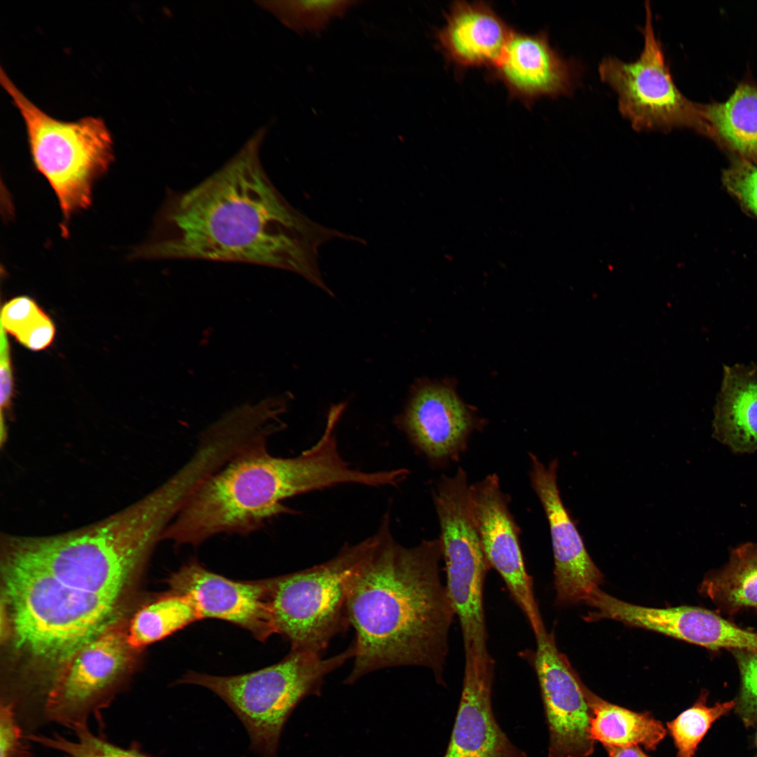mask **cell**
Wrapping results in <instances>:
<instances>
[{
  "label": "cell",
  "mask_w": 757,
  "mask_h": 757,
  "mask_svg": "<svg viewBox=\"0 0 757 757\" xmlns=\"http://www.w3.org/2000/svg\"><path fill=\"white\" fill-rule=\"evenodd\" d=\"M257 130L219 169L185 191L169 190L137 256L238 262L289 270L323 289L315 229L281 196L260 158Z\"/></svg>",
  "instance_id": "cell-1"
},
{
  "label": "cell",
  "mask_w": 757,
  "mask_h": 757,
  "mask_svg": "<svg viewBox=\"0 0 757 757\" xmlns=\"http://www.w3.org/2000/svg\"><path fill=\"white\" fill-rule=\"evenodd\" d=\"M375 540L347 582V610L355 631L352 684L383 668L421 666L437 682L443 674L455 611L442 582L440 539L406 547L385 516Z\"/></svg>",
  "instance_id": "cell-2"
},
{
  "label": "cell",
  "mask_w": 757,
  "mask_h": 757,
  "mask_svg": "<svg viewBox=\"0 0 757 757\" xmlns=\"http://www.w3.org/2000/svg\"><path fill=\"white\" fill-rule=\"evenodd\" d=\"M339 418L328 414L317 443L295 457L273 456L267 439L243 449L196 488L163 539L198 545L218 534L247 535L292 512L282 503L288 498L341 484L374 486V472L353 469L341 456L334 433Z\"/></svg>",
  "instance_id": "cell-3"
},
{
  "label": "cell",
  "mask_w": 757,
  "mask_h": 757,
  "mask_svg": "<svg viewBox=\"0 0 757 757\" xmlns=\"http://www.w3.org/2000/svg\"><path fill=\"white\" fill-rule=\"evenodd\" d=\"M180 507L161 485L89 526L48 536H1V550L78 592L120 602Z\"/></svg>",
  "instance_id": "cell-4"
},
{
  "label": "cell",
  "mask_w": 757,
  "mask_h": 757,
  "mask_svg": "<svg viewBox=\"0 0 757 757\" xmlns=\"http://www.w3.org/2000/svg\"><path fill=\"white\" fill-rule=\"evenodd\" d=\"M1 573V608L15 648L54 671V678L75 653L118 622L120 602L78 592L4 552Z\"/></svg>",
  "instance_id": "cell-5"
},
{
  "label": "cell",
  "mask_w": 757,
  "mask_h": 757,
  "mask_svg": "<svg viewBox=\"0 0 757 757\" xmlns=\"http://www.w3.org/2000/svg\"><path fill=\"white\" fill-rule=\"evenodd\" d=\"M354 655L353 644L327 658L290 650L280 662L255 671L229 676L189 671L177 683L213 692L243 723L252 749L262 757H277L282 731L294 708L306 697L319 695L326 676Z\"/></svg>",
  "instance_id": "cell-6"
},
{
  "label": "cell",
  "mask_w": 757,
  "mask_h": 757,
  "mask_svg": "<svg viewBox=\"0 0 757 757\" xmlns=\"http://www.w3.org/2000/svg\"><path fill=\"white\" fill-rule=\"evenodd\" d=\"M0 83L25 125L33 162L58 199L65 219L91 203L93 186L112 163L114 142L101 118L64 121L32 102L0 68Z\"/></svg>",
  "instance_id": "cell-7"
},
{
  "label": "cell",
  "mask_w": 757,
  "mask_h": 757,
  "mask_svg": "<svg viewBox=\"0 0 757 757\" xmlns=\"http://www.w3.org/2000/svg\"><path fill=\"white\" fill-rule=\"evenodd\" d=\"M374 540V535L345 545L322 564L265 579L275 633L289 643L291 650L322 655L332 639L348 627V580Z\"/></svg>",
  "instance_id": "cell-8"
},
{
  "label": "cell",
  "mask_w": 757,
  "mask_h": 757,
  "mask_svg": "<svg viewBox=\"0 0 757 757\" xmlns=\"http://www.w3.org/2000/svg\"><path fill=\"white\" fill-rule=\"evenodd\" d=\"M466 473L443 477L435 494L446 590L461 627L465 651H487L483 587L489 566L471 509Z\"/></svg>",
  "instance_id": "cell-9"
},
{
  "label": "cell",
  "mask_w": 757,
  "mask_h": 757,
  "mask_svg": "<svg viewBox=\"0 0 757 757\" xmlns=\"http://www.w3.org/2000/svg\"><path fill=\"white\" fill-rule=\"evenodd\" d=\"M642 34L643 48L636 60L607 57L599 66L600 79L618 95L620 114L638 131L688 128L702 135L701 104L689 100L676 87L654 32L648 2Z\"/></svg>",
  "instance_id": "cell-10"
},
{
  "label": "cell",
  "mask_w": 757,
  "mask_h": 757,
  "mask_svg": "<svg viewBox=\"0 0 757 757\" xmlns=\"http://www.w3.org/2000/svg\"><path fill=\"white\" fill-rule=\"evenodd\" d=\"M135 650L128 630L118 622L83 646L54 678L45 699L46 717L75 731L87 728L90 716L103 707L132 662Z\"/></svg>",
  "instance_id": "cell-11"
},
{
  "label": "cell",
  "mask_w": 757,
  "mask_h": 757,
  "mask_svg": "<svg viewBox=\"0 0 757 757\" xmlns=\"http://www.w3.org/2000/svg\"><path fill=\"white\" fill-rule=\"evenodd\" d=\"M533 665L549 730L548 757H588L595 741L587 688L546 629L536 636Z\"/></svg>",
  "instance_id": "cell-12"
},
{
  "label": "cell",
  "mask_w": 757,
  "mask_h": 757,
  "mask_svg": "<svg viewBox=\"0 0 757 757\" xmlns=\"http://www.w3.org/2000/svg\"><path fill=\"white\" fill-rule=\"evenodd\" d=\"M470 502L489 566L500 574L535 636L545 629L532 579L525 568L519 528L509 511L498 477L489 475L469 488Z\"/></svg>",
  "instance_id": "cell-13"
},
{
  "label": "cell",
  "mask_w": 757,
  "mask_h": 757,
  "mask_svg": "<svg viewBox=\"0 0 757 757\" xmlns=\"http://www.w3.org/2000/svg\"><path fill=\"white\" fill-rule=\"evenodd\" d=\"M396 425L430 459L453 458L465 447L478 418L458 396L454 381L421 378L411 388Z\"/></svg>",
  "instance_id": "cell-14"
},
{
  "label": "cell",
  "mask_w": 757,
  "mask_h": 757,
  "mask_svg": "<svg viewBox=\"0 0 757 757\" xmlns=\"http://www.w3.org/2000/svg\"><path fill=\"white\" fill-rule=\"evenodd\" d=\"M530 477L547 518L554 559L556 603L585 601L603 582V575L587 551L582 538L563 504L557 486V460L545 465L530 453Z\"/></svg>",
  "instance_id": "cell-15"
},
{
  "label": "cell",
  "mask_w": 757,
  "mask_h": 757,
  "mask_svg": "<svg viewBox=\"0 0 757 757\" xmlns=\"http://www.w3.org/2000/svg\"><path fill=\"white\" fill-rule=\"evenodd\" d=\"M170 592L189 596L201 619L236 625L264 641L275 634L264 580L236 581L214 573L192 560L167 580Z\"/></svg>",
  "instance_id": "cell-16"
},
{
  "label": "cell",
  "mask_w": 757,
  "mask_h": 757,
  "mask_svg": "<svg viewBox=\"0 0 757 757\" xmlns=\"http://www.w3.org/2000/svg\"><path fill=\"white\" fill-rule=\"evenodd\" d=\"M494 662L489 652L465 651L461 697L444 757H528L497 723L492 709Z\"/></svg>",
  "instance_id": "cell-17"
},
{
  "label": "cell",
  "mask_w": 757,
  "mask_h": 757,
  "mask_svg": "<svg viewBox=\"0 0 757 757\" xmlns=\"http://www.w3.org/2000/svg\"><path fill=\"white\" fill-rule=\"evenodd\" d=\"M493 69L512 96L526 103L541 97L572 93L575 78L571 62L552 48L545 32L526 34L512 30Z\"/></svg>",
  "instance_id": "cell-18"
},
{
  "label": "cell",
  "mask_w": 757,
  "mask_h": 757,
  "mask_svg": "<svg viewBox=\"0 0 757 757\" xmlns=\"http://www.w3.org/2000/svg\"><path fill=\"white\" fill-rule=\"evenodd\" d=\"M512 32L487 3L456 1L437 39L446 55L460 67L493 68Z\"/></svg>",
  "instance_id": "cell-19"
},
{
  "label": "cell",
  "mask_w": 757,
  "mask_h": 757,
  "mask_svg": "<svg viewBox=\"0 0 757 757\" xmlns=\"http://www.w3.org/2000/svg\"><path fill=\"white\" fill-rule=\"evenodd\" d=\"M713 436L735 453L757 451V364L724 366Z\"/></svg>",
  "instance_id": "cell-20"
},
{
  "label": "cell",
  "mask_w": 757,
  "mask_h": 757,
  "mask_svg": "<svg viewBox=\"0 0 757 757\" xmlns=\"http://www.w3.org/2000/svg\"><path fill=\"white\" fill-rule=\"evenodd\" d=\"M703 135L757 165V82L740 81L723 102L701 104Z\"/></svg>",
  "instance_id": "cell-21"
},
{
  "label": "cell",
  "mask_w": 757,
  "mask_h": 757,
  "mask_svg": "<svg viewBox=\"0 0 757 757\" xmlns=\"http://www.w3.org/2000/svg\"><path fill=\"white\" fill-rule=\"evenodd\" d=\"M700 589L725 614L757 610V543L733 549L723 566L707 573Z\"/></svg>",
  "instance_id": "cell-22"
},
{
  "label": "cell",
  "mask_w": 757,
  "mask_h": 757,
  "mask_svg": "<svg viewBox=\"0 0 757 757\" xmlns=\"http://www.w3.org/2000/svg\"><path fill=\"white\" fill-rule=\"evenodd\" d=\"M587 697L593 713L590 732L605 747L643 746L655 750L667 730L648 712H636L610 703L589 690Z\"/></svg>",
  "instance_id": "cell-23"
},
{
  "label": "cell",
  "mask_w": 757,
  "mask_h": 757,
  "mask_svg": "<svg viewBox=\"0 0 757 757\" xmlns=\"http://www.w3.org/2000/svg\"><path fill=\"white\" fill-rule=\"evenodd\" d=\"M200 619L189 596L170 591L135 614L127 629L128 643L137 650Z\"/></svg>",
  "instance_id": "cell-24"
},
{
  "label": "cell",
  "mask_w": 757,
  "mask_h": 757,
  "mask_svg": "<svg viewBox=\"0 0 757 757\" xmlns=\"http://www.w3.org/2000/svg\"><path fill=\"white\" fill-rule=\"evenodd\" d=\"M683 641L711 650L757 652V632L741 627L718 613L689 606Z\"/></svg>",
  "instance_id": "cell-25"
},
{
  "label": "cell",
  "mask_w": 757,
  "mask_h": 757,
  "mask_svg": "<svg viewBox=\"0 0 757 757\" xmlns=\"http://www.w3.org/2000/svg\"><path fill=\"white\" fill-rule=\"evenodd\" d=\"M259 7L273 14L298 34H318L336 18L343 17L358 1H259Z\"/></svg>",
  "instance_id": "cell-26"
},
{
  "label": "cell",
  "mask_w": 757,
  "mask_h": 757,
  "mask_svg": "<svg viewBox=\"0 0 757 757\" xmlns=\"http://www.w3.org/2000/svg\"><path fill=\"white\" fill-rule=\"evenodd\" d=\"M708 696V691L702 690L690 707L667 723L677 757H694L700 742L712 724L735 709V700L709 706Z\"/></svg>",
  "instance_id": "cell-27"
},
{
  "label": "cell",
  "mask_w": 757,
  "mask_h": 757,
  "mask_svg": "<svg viewBox=\"0 0 757 757\" xmlns=\"http://www.w3.org/2000/svg\"><path fill=\"white\" fill-rule=\"evenodd\" d=\"M30 740L60 751L65 757H150L135 749H123L96 737L87 728L76 730L73 740L58 735H32Z\"/></svg>",
  "instance_id": "cell-28"
},
{
  "label": "cell",
  "mask_w": 757,
  "mask_h": 757,
  "mask_svg": "<svg viewBox=\"0 0 757 757\" xmlns=\"http://www.w3.org/2000/svg\"><path fill=\"white\" fill-rule=\"evenodd\" d=\"M736 661L740 688L735 699V711L747 728L757 725V652L731 651Z\"/></svg>",
  "instance_id": "cell-29"
},
{
  "label": "cell",
  "mask_w": 757,
  "mask_h": 757,
  "mask_svg": "<svg viewBox=\"0 0 757 757\" xmlns=\"http://www.w3.org/2000/svg\"><path fill=\"white\" fill-rule=\"evenodd\" d=\"M48 315L27 296L15 297L1 309V327L21 344L43 322Z\"/></svg>",
  "instance_id": "cell-30"
},
{
  "label": "cell",
  "mask_w": 757,
  "mask_h": 757,
  "mask_svg": "<svg viewBox=\"0 0 757 757\" xmlns=\"http://www.w3.org/2000/svg\"><path fill=\"white\" fill-rule=\"evenodd\" d=\"M728 191L757 217V165L736 158L723 174Z\"/></svg>",
  "instance_id": "cell-31"
},
{
  "label": "cell",
  "mask_w": 757,
  "mask_h": 757,
  "mask_svg": "<svg viewBox=\"0 0 757 757\" xmlns=\"http://www.w3.org/2000/svg\"><path fill=\"white\" fill-rule=\"evenodd\" d=\"M27 751L17 722L13 702H1L0 709V757H26Z\"/></svg>",
  "instance_id": "cell-32"
},
{
  "label": "cell",
  "mask_w": 757,
  "mask_h": 757,
  "mask_svg": "<svg viewBox=\"0 0 757 757\" xmlns=\"http://www.w3.org/2000/svg\"><path fill=\"white\" fill-rule=\"evenodd\" d=\"M13 392V376L11 367L10 344L6 332L1 327L0 334V405L1 418L10 409Z\"/></svg>",
  "instance_id": "cell-33"
},
{
  "label": "cell",
  "mask_w": 757,
  "mask_h": 757,
  "mask_svg": "<svg viewBox=\"0 0 757 757\" xmlns=\"http://www.w3.org/2000/svg\"><path fill=\"white\" fill-rule=\"evenodd\" d=\"M605 748L609 757H649L637 746Z\"/></svg>",
  "instance_id": "cell-34"
},
{
  "label": "cell",
  "mask_w": 757,
  "mask_h": 757,
  "mask_svg": "<svg viewBox=\"0 0 757 757\" xmlns=\"http://www.w3.org/2000/svg\"><path fill=\"white\" fill-rule=\"evenodd\" d=\"M756 748H757V733H756ZM756 757H757V755H756Z\"/></svg>",
  "instance_id": "cell-35"
}]
</instances>
